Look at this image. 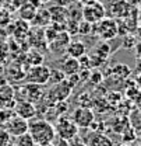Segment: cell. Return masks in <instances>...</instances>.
I'll list each match as a JSON object with an SVG mask.
<instances>
[{"mask_svg": "<svg viewBox=\"0 0 141 146\" xmlns=\"http://www.w3.org/2000/svg\"><path fill=\"white\" fill-rule=\"evenodd\" d=\"M28 132L32 136V139L35 141V145L50 143L53 141V138L56 136L53 124L50 121H48L46 118L31 119L30 127H28Z\"/></svg>", "mask_w": 141, "mask_h": 146, "instance_id": "cell-1", "label": "cell"}, {"mask_svg": "<svg viewBox=\"0 0 141 146\" xmlns=\"http://www.w3.org/2000/svg\"><path fill=\"white\" fill-rule=\"evenodd\" d=\"M53 127H54V132H56L57 136H60V138H63L69 142L71 139H74L75 136H78V132H80V128L77 127L73 122V119L66 114L60 115L56 119V122L53 124Z\"/></svg>", "mask_w": 141, "mask_h": 146, "instance_id": "cell-2", "label": "cell"}, {"mask_svg": "<svg viewBox=\"0 0 141 146\" xmlns=\"http://www.w3.org/2000/svg\"><path fill=\"white\" fill-rule=\"evenodd\" d=\"M92 34L98 35L104 41H110L117 36V21L112 17H105L92 24Z\"/></svg>", "mask_w": 141, "mask_h": 146, "instance_id": "cell-3", "label": "cell"}, {"mask_svg": "<svg viewBox=\"0 0 141 146\" xmlns=\"http://www.w3.org/2000/svg\"><path fill=\"white\" fill-rule=\"evenodd\" d=\"M49 74H50V68L43 65V63L36 65V66H31L25 72V82L32 83V84L45 86V84L49 83Z\"/></svg>", "mask_w": 141, "mask_h": 146, "instance_id": "cell-4", "label": "cell"}, {"mask_svg": "<svg viewBox=\"0 0 141 146\" xmlns=\"http://www.w3.org/2000/svg\"><path fill=\"white\" fill-rule=\"evenodd\" d=\"M71 91H73V89L66 83V80H63L60 83L52 84V89L46 91L43 94V97L48 98L52 104H54V103H59V101H66L70 97Z\"/></svg>", "mask_w": 141, "mask_h": 146, "instance_id": "cell-5", "label": "cell"}, {"mask_svg": "<svg viewBox=\"0 0 141 146\" xmlns=\"http://www.w3.org/2000/svg\"><path fill=\"white\" fill-rule=\"evenodd\" d=\"M81 16H83L84 21L91 23V24H95V23H98L102 18L106 17V9H105V6L98 0V1H95L92 4L84 6L83 7V11H81Z\"/></svg>", "mask_w": 141, "mask_h": 146, "instance_id": "cell-6", "label": "cell"}, {"mask_svg": "<svg viewBox=\"0 0 141 146\" xmlns=\"http://www.w3.org/2000/svg\"><path fill=\"white\" fill-rule=\"evenodd\" d=\"M70 118L80 129H88L91 124L95 121L92 108H85V107H77L73 111Z\"/></svg>", "mask_w": 141, "mask_h": 146, "instance_id": "cell-7", "label": "cell"}, {"mask_svg": "<svg viewBox=\"0 0 141 146\" xmlns=\"http://www.w3.org/2000/svg\"><path fill=\"white\" fill-rule=\"evenodd\" d=\"M28 127H30V121L21 118V117H11L9 121H7V127H6V131L10 136H14L17 138L20 135L28 132Z\"/></svg>", "mask_w": 141, "mask_h": 146, "instance_id": "cell-8", "label": "cell"}, {"mask_svg": "<svg viewBox=\"0 0 141 146\" xmlns=\"http://www.w3.org/2000/svg\"><path fill=\"white\" fill-rule=\"evenodd\" d=\"M14 112L16 115L27 119V121H31L34 119L36 115V107L34 103L31 101H27V100H18L14 106Z\"/></svg>", "mask_w": 141, "mask_h": 146, "instance_id": "cell-9", "label": "cell"}, {"mask_svg": "<svg viewBox=\"0 0 141 146\" xmlns=\"http://www.w3.org/2000/svg\"><path fill=\"white\" fill-rule=\"evenodd\" d=\"M21 93L24 94V100L27 101H31V103H38L43 98V94L45 91L42 90V86L39 84H32V83H27L22 89H21Z\"/></svg>", "mask_w": 141, "mask_h": 146, "instance_id": "cell-10", "label": "cell"}, {"mask_svg": "<svg viewBox=\"0 0 141 146\" xmlns=\"http://www.w3.org/2000/svg\"><path fill=\"white\" fill-rule=\"evenodd\" d=\"M59 69L64 73L66 76L69 74H74V73L80 72V63L78 59L71 58L69 55H64L60 60H59Z\"/></svg>", "mask_w": 141, "mask_h": 146, "instance_id": "cell-11", "label": "cell"}, {"mask_svg": "<svg viewBox=\"0 0 141 146\" xmlns=\"http://www.w3.org/2000/svg\"><path fill=\"white\" fill-rule=\"evenodd\" d=\"M131 6L127 4L124 0H113L112 6H110V13L115 18H126L129 16V13L131 11Z\"/></svg>", "mask_w": 141, "mask_h": 146, "instance_id": "cell-12", "label": "cell"}, {"mask_svg": "<svg viewBox=\"0 0 141 146\" xmlns=\"http://www.w3.org/2000/svg\"><path fill=\"white\" fill-rule=\"evenodd\" d=\"M85 52H87V48L83 41H70V44L66 48V55L75 59H80L81 56H84Z\"/></svg>", "mask_w": 141, "mask_h": 146, "instance_id": "cell-13", "label": "cell"}, {"mask_svg": "<svg viewBox=\"0 0 141 146\" xmlns=\"http://www.w3.org/2000/svg\"><path fill=\"white\" fill-rule=\"evenodd\" d=\"M36 11H38V9H36L34 4H31V3L28 1V3H25L24 6H21V7L18 9L20 20L27 21V23H31V21L34 20V17L36 16Z\"/></svg>", "mask_w": 141, "mask_h": 146, "instance_id": "cell-14", "label": "cell"}, {"mask_svg": "<svg viewBox=\"0 0 141 146\" xmlns=\"http://www.w3.org/2000/svg\"><path fill=\"white\" fill-rule=\"evenodd\" d=\"M31 23H32L34 25H36V27L50 25L52 18H50V14H49V10H48V9H38L36 16L34 17V20H32Z\"/></svg>", "mask_w": 141, "mask_h": 146, "instance_id": "cell-15", "label": "cell"}, {"mask_svg": "<svg viewBox=\"0 0 141 146\" xmlns=\"http://www.w3.org/2000/svg\"><path fill=\"white\" fill-rule=\"evenodd\" d=\"M87 146H113V142L104 133H96L94 132L88 138Z\"/></svg>", "mask_w": 141, "mask_h": 146, "instance_id": "cell-16", "label": "cell"}, {"mask_svg": "<svg viewBox=\"0 0 141 146\" xmlns=\"http://www.w3.org/2000/svg\"><path fill=\"white\" fill-rule=\"evenodd\" d=\"M11 68H13V69H9V70H7V76H9V77L13 74V79H11V80H16V82H17V80L25 79V70H24V68H21V65L13 63Z\"/></svg>", "mask_w": 141, "mask_h": 146, "instance_id": "cell-17", "label": "cell"}, {"mask_svg": "<svg viewBox=\"0 0 141 146\" xmlns=\"http://www.w3.org/2000/svg\"><path fill=\"white\" fill-rule=\"evenodd\" d=\"M14 146H35V141L32 139L30 132H25V133H22V135L16 138Z\"/></svg>", "mask_w": 141, "mask_h": 146, "instance_id": "cell-18", "label": "cell"}, {"mask_svg": "<svg viewBox=\"0 0 141 146\" xmlns=\"http://www.w3.org/2000/svg\"><path fill=\"white\" fill-rule=\"evenodd\" d=\"M77 104H78V107L91 108V107H92V104H94V101H92V98H91L89 93L84 91V93H81V94L77 97Z\"/></svg>", "mask_w": 141, "mask_h": 146, "instance_id": "cell-19", "label": "cell"}, {"mask_svg": "<svg viewBox=\"0 0 141 146\" xmlns=\"http://www.w3.org/2000/svg\"><path fill=\"white\" fill-rule=\"evenodd\" d=\"M66 79V74L62 72L59 68L57 69H52L50 68V74H49V83L50 84H56V83H60Z\"/></svg>", "mask_w": 141, "mask_h": 146, "instance_id": "cell-20", "label": "cell"}, {"mask_svg": "<svg viewBox=\"0 0 141 146\" xmlns=\"http://www.w3.org/2000/svg\"><path fill=\"white\" fill-rule=\"evenodd\" d=\"M95 54L98 55V56H101V58H104V59H106V58L110 55V46H109L106 42H101V44L96 46Z\"/></svg>", "mask_w": 141, "mask_h": 146, "instance_id": "cell-21", "label": "cell"}, {"mask_svg": "<svg viewBox=\"0 0 141 146\" xmlns=\"http://www.w3.org/2000/svg\"><path fill=\"white\" fill-rule=\"evenodd\" d=\"M112 72H113V74H117L120 79H124V77H127V76L130 74V69H129V66H126V65H116V66L112 69Z\"/></svg>", "mask_w": 141, "mask_h": 146, "instance_id": "cell-22", "label": "cell"}, {"mask_svg": "<svg viewBox=\"0 0 141 146\" xmlns=\"http://www.w3.org/2000/svg\"><path fill=\"white\" fill-rule=\"evenodd\" d=\"M137 42H138L137 38L133 35V34H127V35H124V38H123V48H126V49L136 48Z\"/></svg>", "mask_w": 141, "mask_h": 146, "instance_id": "cell-23", "label": "cell"}, {"mask_svg": "<svg viewBox=\"0 0 141 146\" xmlns=\"http://www.w3.org/2000/svg\"><path fill=\"white\" fill-rule=\"evenodd\" d=\"M78 34H80V35H88V34H92V24L84 21V20H83L81 23H78Z\"/></svg>", "mask_w": 141, "mask_h": 146, "instance_id": "cell-24", "label": "cell"}, {"mask_svg": "<svg viewBox=\"0 0 141 146\" xmlns=\"http://www.w3.org/2000/svg\"><path fill=\"white\" fill-rule=\"evenodd\" d=\"M66 83L70 86L71 89H75L77 86H78V83H80V74L78 73H74V74H69V76H66Z\"/></svg>", "mask_w": 141, "mask_h": 146, "instance_id": "cell-25", "label": "cell"}, {"mask_svg": "<svg viewBox=\"0 0 141 146\" xmlns=\"http://www.w3.org/2000/svg\"><path fill=\"white\" fill-rule=\"evenodd\" d=\"M89 80L92 82V83H99V82H102V74L101 72H98V70H95V72L89 73Z\"/></svg>", "mask_w": 141, "mask_h": 146, "instance_id": "cell-26", "label": "cell"}, {"mask_svg": "<svg viewBox=\"0 0 141 146\" xmlns=\"http://www.w3.org/2000/svg\"><path fill=\"white\" fill-rule=\"evenodd\" d=\"M53 146H69V141H66V139H63V138H60V136H54L52 141Z\"/></svg>", "mask_w": 141, "mask_h": 146, "instance_id": "cell-27", "label": "cell"}, {"mask_svg": "<svg viewBox=\"0 0 141 146\" xmlns=\"http://www.w3.org/2000/svg\"><path fill=\"white\" fill-rule=\"evenodd\" d=\"M69 146H87V143L83 139H80L78 136H75L74 139H71L70 142H69Z\"/></svg>", "mask_w": 141, "mask_h": 146, "instance_id": "cell-28", "label": "cell"}, {"mask_svg": "<svg viewBox=\"0 0 141 146\" xmlns=\"http://www.w3.org/2000/svg\"><path fill=\"white\" fill-rule=\"evenodd\" d=\"M11 4H13V9L14 10H18L21 6H24L25 3H28V0H10Z\"/></svg>", "mask_w": 141, "mask_h": 146, "instance_id": "cell-29", "label": "cell"}, {"mask_svg": "<svg viewBox=\"0 0 141 146\" xmlns=\"http://www.w3.org/2000/svg\"><path fill=\"white\" fill-rule=\"evenodd\" d=\"M134 49H136V58L141 62V42H137V45H136Z\"/></svg>", "mask_w": 141, "mask_h": 146, "instance_id": "cell-30", "label": "cell"}, {"mask_svg": "<svg viewBox=\"0 0 141 146\" xmlns=\"http://www.w3.org/2000/svg\"><path fill=\"white\" fill-rule=\"evenodd\" d=\"M127 4H130L131 7H140L141 4V0H124Z\"/></svg>", "mask_w": 141, "mask_h": 146, "instance_id": "cell-31", "label": "cell"}, {"mask_svg": "<svg viewBox=\"0 0 141 146\" xmlns=\"http://www.w3.org/2000/svg\"><path fill=\"white\" fill-rule=\"evenodd\" d=\"M78 1V4H81V6H88V4H92V3H95V1H98V0H77Z\"/></svg>", "mask_w": 141, "mask_h": 146, "instance_id": "cell-32", "label": "cell"}, {"mask_svg": "<svg viewBox=\"0 0 141 146\" xmlns=\"http://www.w3.org/2000/svg\"><path fill=\"white\" fill-rule=\"evenodd\" d=\"M69 3H70V0H56V4L57 6H63V7H66Z\"/></svg>", "mask_w": 141, "mask_h": 146, "instance_id": "cell-33", "label": "cell"}, {"mask_svg": "<svg viewBox=\"0 0 141 146\" xmlns=\"http://www.w3.org/2000/svg\"><path fill=\"white\" fill-rule=\"evenodd\" d=\"M4 108V101H3V98L0 97V110H3Z\"/></svg>", "mask_w": 141, "mask_h": 146, "instance_id": "cell-34", "label": "cell"}, {"mask_svg": "<svg viewBox=\"0 0 141 146\" xmlns=\"http://www.w3.org/2000/svg\"><path fill=\"white\" fill-rule=\"evenodd\" d=\"M49 1H52V0H39V3L43 6V4H46V3H49Z\"/></svg>", "mask_w": 141, "mask_h": 146, "instance_id": "cell-35", "label": "cell"}, {"mask_svg": "<svg viewBox=\"0 0 141 146\" xmlns=\"http://www.w3.org/2000/svg\"><path fill=\"white\" fill-rule=\"evenodd\" d=\"M35 146H53V143L50 142V143H41V145H35Z\"/></svg>", "mask_w": 141, "mask_h": 146, "instance_id": "cell-36", "label": "cell"}, {"mask_svg": "<svg viewBox=\"0 0 141 146\" xmlns=\"http://www.w3.org/2000/svg\"><path fill=\"white\" fill-rule=\"evenodd\" d=\"M140 11H141V4H140Z\"/></svg>", "mask_w": 141, "mask_h": 146, "instance_id": "cell-37", "label": "cell"}]
</instances>
